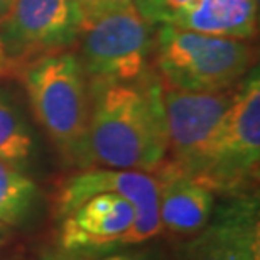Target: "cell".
Instances as JSON below:
<instances>
[{
    "mask_svg": "<svg viewBox=\"0 0 260 260\" xmlns=\"http://www.w3.org/2000/svg\"><path fill=\"white\" fill-rule=\"evenodd\" d=\"M91 100L85 168L154 173L168 157L164 85L149 73L134 83L88 86Z\"/></svg>",
    "mask_w": 260,
    "mask_h": 260,
    "instance_id": "6da1fadb",
    "label": "cell"
},
{
    "mask_svg": "<svg viewBox=\"0 0 260 260\" xmlns=\"http://www.w3.org/2000/svg\"><path fill=\"white\" fill-rule=\"evenodd\" d=\"M22 80L32 113L61 157L81 169L90 122V90L76 54L63 51L27 64Z\"/></svg>",
    "mask_w": 260,
    "mask_h": 260,
    "instance_id": "7a4b0ae2",
    "label": "cell"
},
{
    "mask_svg": "<svg viewBox=\"0 0 260 260\" xmlns=\"http://www.w3.org/2000/svg\"><path fill=\"white\" fill-rule=\"evenodd\" d=\"M253 68L248 41L216 38L159 24L154 43V70L166 86L186 91L235 88Z\"/></svg>",
    "mask_w": 260,
    "mask_h": 260,
    "instance_id": "3957f363",
    "label": "cell"
},
{
    "mask_svg": "<svg viewBox=\"0 0 260 260\" xmlns=\"http://www.w3.org/2000/svg\"><path fill=\"white\" fill-rule=\"evenodd\" d=\"M260 162V78L253 66L216 128L193 179L213 193L233 196L255 189Z\"/></svg>",
    "mask_w": 260,
    "mask_h": 260,
    "instance_id": "277c9868",
    "label": "cell"
},
{
    "mask_svg": "<svg viewBox=\"0 0 260 260\" xmlns=\"http://www.w3.org/2000/svg\"><path fill=\"white\" fill-rule=\"evenodd\" d=\"M78 43L88 86L134 83L154 71L155 25L134 5L85 24Z\"/></svg>",
    "mask_w": 260,
    "mask_h": 260,
    "instance_id": "5b68a950",
    "label": "cell"
},
{
    "mask_svg": "<svg viewBox=\"0 0 260 260\" xmlns=\"http://www.w3.org/2000/svg\"><path fill=\"white\" fill-rule=\"evenodd\" d=\"M83 27L78 0H15L0 20V44L14 76L44 56L75 48Z\"/></svg>",
    "mask_w": 260,
    "mask_h": 260,
    "instance_id": "8992f818",
    "label": "cell"
},
{
    "mask_svg": "<svg viewBox=\"0 0 260 260\" xmlns=\"http://www.w3.org/2000/svg\"><path fill=\"white\" fill-rule=\"evenodd\" d=\"M100 193H117L135 208V221L122 238L120 247L147 242L160 233L159 186L152 173L135 169L85 168L70 176L56 194V210L59 218L66 216L81 203ZM118 247V248H120Z\"/></svg>",
    "mask_w": 260,
    "mask_h": 260,
    "instance_id": "52a82bcc",
    "label": "cell"
},
{
    "mask_svg": "<svg viewBox=\"0 0 260 260\" xmlns=\"http://www.w3.org/2000/svg\"><path fill=\"white\" fill-rule=\"evenodd\" d=\"M238 85L223 91H186L164 85L168 122L166 160L189 178L196 174L213 135L235 102Z\"/></svg>",
    "mask_w": 260,
    "mask_h": 260,
    "instance_id": "ba28073f",
    "label": "cell"
},
{
    "mask_svg": "<svg viewBox=\"0 0 260 260\" xmlns=\"http://www.w3.org/2000/svg\"><path fill=\"white\" fill-rule=\"evenodd\" d=\"M135 221V208L117 193H100L61 218L59 247L70 253L120 247Z\"/></svg>",
    "mask_w": 260,
    "mask_h": 260,
    "instance_id": "9c48e42d",
    "label": "cell"
},
{
    "mask_svg": "<svg viewBox=\"0 0 260 260\" xmlns=\"http://www.w3.org/2000/svg\"><path fill=\"white\" fill-rule=\"evenodd\" d=\"M159 186L160 233L189 238L208 225L215 211V193L164 160L154 171Z\"/></svg>",
    "mask_w": 260,
    "mask_h": 260,
    "instance_id": "30bf717a",
    "label": "cell"
},
{
    "mask_svg": "<svg viewBox=\"0 0 260 260\" xmlns=\"http://www.w3.org/2000/svg\"><path fill=\"white\" fill-rule=\"evenodd\" d=\"M258 0H193L169 25L230 39H252L257 32Z\"/></svg>",
    "mask_w": 260,
    "mask_h": 260,
    "instance_id": "8fae6325",
    "label": "cell"
},
{
    "mask_svg": "<svg viewBox=\"0 0 260 260\" xmlns=\"http://www.w3.org/2000/svg\"><path fill=\"white\" fill-rule=\"evenodd\" d=\"M247 193V191H245ZM242 194L225 196L220 206H215L211 220L196 235L189 237L179 250L178 260H225L230 237L240 211Z\"/></svg>",
    "mask_w": 260,
    "mask_h": 260,
    "instance_id": "7c38bea8",
    "label": "cell"
},
{
    "mask_svg": "<svg viewBox=\"0 0 260 260\" xmlns=\"http://www.w3.org/2000/svg\"><path fill=\"white\" fill-rule=\"evenodd\" d=\"M36 154V139L19 103L0 90V160L20 171L27 169Z\"/></svg>",
    "mask_w": 260,
    "mask_h": 260,
    "instance_id": "4fadbf2b",
    "label": "cell"
},
{
    "mask_svg": "<svg viewBox=\"0 0 260 260\" xmlns=\"http://www.w3.org/2000/svg\"><path fill=\"white\" fill-rule=\"evenodd\" d=\"M38 194V184L24 171L0 160V223H22L32 213Z\"/></svg>",
    "mask_w": 260,
    "mask_h": 260,
    "instance_id": "5bb4252c",
    "label": "cell"
},
{
    "mask_svg": "<svg viewBox=\"0 0 260 260\" xmlns=\"http://www.w3.org/2000/svg\"><path fill=\"white\" fill-rule=\"evenodd\" d=\"M225 260H260V215L257 189L242 194L240 211Z\"/></svg>",
    "mask_w": 260,
    "mask_h": 260,
    "instance_id": "9a60e30c",
    "label": "cell"
},
{
    "mask_svg": "<svg viewBox=\"0 0 260 260\" xmlns=\"http://www.w3.org/2000/svg\"><path fill=\"white\" fill-rule=\"evenodd\" d=\"M193 0H147L139 14L154 25L168 24L179 10H183Z\"/></svg>",
    "mask_w": 260,
    "mask_h": 260,
    "instance_id": "2e32d148",
    "label": "cell"
},
{
    "mask_svg": "<svg viewBox=\"0 0 260 260\" xmlns=\"http://www.w3.org/2000/svg\"><path fill=\"white\" fill-rule=\"evenodd\" d=\"M78 4H80L81 12L85 15V24H88L107 14L130 7V5H134V0H78Z\"/></svg>",
    "mask_w": 260,
    "mask_h": 260,
    "instance_id": "e0dca14e",
    "label": "cell"
},
{
    "mask_svg": "<svg viewBox=\"0 0 260 260\" xmlns=\"http://www.w3.org/2000/svg\"><path fill=\"white\" fill-rule=\"evenodd\" d=\"M80 260H159V257H155L150 252H125V253H113V255H102V257H85Z\"/></svg>",
    "mask_w": 260,
    "mask_h": 260,
    "instance_id": "ac0fdd59",
    "label": "cell"
},
{
    "mask_svg": "<svg viewBox=\"0 0 260 260\" xmlns=\"http://www.w3.org/2000/svg\"><path fill=\"white\" fill-rule=\"evenodd\" d=\"M7 76H14V70H12V66H10L9 59L5 58L2 44H0V80Z\"/></svg>",
    "mask_w": 260,
    "mask_h": 260,
    "instance_id": "d6986e66",
    "label": "cell"
},
{
    "mask_svg": "<svg viewBox=\"0 0 260 260\" xmlns=\"http://www.w3.org/2000/svg\"><path fill=\"white\" fill-rule=\"evenodd\" d=\"M14 4H15V0H0V20L9 14V10L12 9Z\"/></svg>",
    "mask_w": 260,
    "mask_h": 260,
    "instance_id": "ffe728a7",
    "label": "cell"
},
{
    "mask_svg": "<svg viewBox=\"0 0 260 260\" xmlns=\"http://www.w3.org/2000/svg\"><path fill=\"white\" fill-rule=\"evenodd\" d=\"M145 4H147V0H134V7L137 9V10L142 9Z\"/></svg>",
    "mask_w": 260,
    "mask_h": 260,
    "instance_id": "44dd1931",
    "label": "cell"
},
{
    "mask_svg": "<svg viewBox=\"0 0 260 260\" xmlns=\"http://www.w3.org/2000/svg\"><path fill=\"white\" fill-rule=\"evenodd\" d=\"M5 228H7V225H4V223H0V243H2L4 237H5Z\"/></svg>",
    "mask_w": 260,
    "mask_h": 260,
    "instance_id": "7402d4cb",
    "label": "cell"
}]
</instances>
